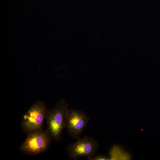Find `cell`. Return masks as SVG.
Returning <instances> with one entry per match:
<instances>
[{
    "instance_id": "6da1fadb",
    "label": "cell",
    "mask_w": 160,
    "mask_h": 160,
    "mask_svg": "<svg viewBox=\"0 0 160 160\" xmlns=\"http://www.w3.org/2000/svg\"><path fill=\"white\" fill-rule=\"evenodd\" d=\"M68 105L64 99L60 100L52 109L47 111L45 119L47 128L52 140L59 141L62 139Z\"/></svg>"
},
{
    "instance_id": "7a4b0ae2",
    "label": "cell",
    "mask_w": 160,
    "mask_h": 160,
    "mask_svg": "<svg viewBox=\"0 0 160 160\" xmlns=\"http://www.w3.org/2000/svg\"><path fill=\"white\" fill-rule=\"evenodd\" d=\"M26 135L25 139L19 147V150L22 153L33 156L48 149L52 139L47 129L42 128Z\"/></svg>"
},
{
    "instance_id": "3957f363",
    "label": "cell",
    "mask_w": 160,
    "mask_h": 160,
    "mask_svg": "<svg viewBox=\"0 0 160 160\" xmlns=\"http://www.w3.org/2000/svg\"><path fill=\"white\" fill-rule=\"evenodd\" d=\"M47 110L44 102L38 100L24 114L20 125L26 134L43 128Z\"/></svg>"
},
{
    "instance_id": "277c9868",
    "label": "cell",
    "mask_w": 160,
    "mask_h": 160,
    "mask_svg": "<svg viewBox=\"0 0 160 160\" xmlns=\"http://www.w3.org/2000/svg\"><path fill=\"white\" fill-rule=\"evenodd\" d=\"M99 147V143L95 138L84 136L70 143L65 150L69 157L72 160H77L84 156L91 160L97 152Z\"/></svg>"
},
{
    "instance_id": "5b68a950",
    "label": "cell",
    "mask_w": 160,
    "mask_h": 160,
    "mask_svg": "<svg viewBox=\"0 0 160 160\" xmlns=\"http://www.w3.org/2000/svg\"><path fill=\"white\" fill-rule=\"evenodd\" d=\"M88 116L83 111L76 109H68L67 113L65 128L73 138L80 137L89 121Z\"/></svg>"
},
{
    "instance_id": "8992f818",
    "label": "cell",
    "mask_w": 160,
    "mask_h": 160,
    "mask_svg": "<svg viewBox=\"0 0 160 160\" xmlns=\"http://www.w3.org/2000/svg\"><path fill=\"white\" fill-rule=\"evenodd\" d=\"M110 160H125L130 158V155L120 147L114 145L110 152Z\"/></svg>"
},
{
    "instance_id": "52a82bcc",
    "label": "cell",
    "mask_w": 160,
    "mask_h": 160,
    "mask_svg": "<svg viewBox=\"0 0 160 160\" xmlns=\"http://www.w3.org/2000/svg\"><path fill=\"white\" fill-rule=\"evenodd\" d=\"M110 157L103 154H99L95 155L91 159V160H109Z\"/></svg>"
}]
</instances>
